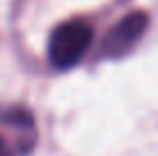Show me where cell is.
<instances>
[{"label":"cell","mask_w":158,"mask_h":156,"mask_svg":"<svg viewBox=\"0 0 158 156\" xmlns=\"http://www.w3.org/2000/svg\"><path fill=\"white\" fill-rule=\"evenodd\" d=\"M92 25L83 19H69L60 23L48 37V60L55 69L76 67L92 44Z\"/></svg>","instance_id":"6da1fadb"},{"label":"cell","mask_w":158,"mask_h":156,"mask_svg":"<svg viewBox=\"0 0 158 156\" xmlns=\"http://www.w3.org/2000/svg\"><path fill=\"white\" fill-rule=\"evenodd\" d=\"M149 28V16L144 12H131L122 21H117L110 30H108L106 39H103V55L106 57H124L135 48L140 39L144 37Z\"/></svg>","instance_id":"7a4b0ae2"},{"label":"cell","mask_w":158,"mask_h":156,"mask_svg":"<svg viewBox=\"0 0 158 156\" xmlns=\"http://www.w3.org/2000/svg\"><path fill=\"white\" fill-rule=\"evenodd\" d=\"M0 156H9V149H7V145H5L2 138H0Z\"/></svg>","instance_id":"3957f363"}]
</instances>
